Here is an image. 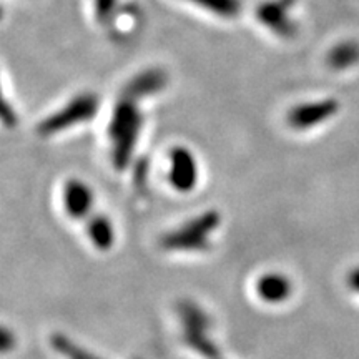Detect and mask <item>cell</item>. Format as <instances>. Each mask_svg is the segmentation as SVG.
<instances>
[{"instance_id": "15", "label": "cell", "mask_w": 359, "mask_h": 359, "mask_svg": "<svg viewBox=\"0 0 359 359\" xmlns=\"http://www.w3.org/2000/svg\"><path fill=\"white\" fill-rule=\"evenodd\" d=\"M52 348L55 349L58 354L65 356L67 359H100L95 354H92L87 349L77 346L74 341L67 338L64 334H53L50 338Z\"/></svg>"}, {"instance_id": "2", "label": "cell", "mask_w": 359, "mask_h": 359, "mask_svg": "<svg viewBox=\"0 0 359 359\" xmlns=\"http://www.w3.org/2000/svg\"><path fill=\"white\" fill-rule=\"evenodd\" d=\"M98 107H100V100H98L95 93H79V95L67 102L62 109L43 118L42 123L39 125L37 132L42 137H52V135L64 132V130L75 127V125L87 123L97 115Z\"/></svg>"}, {"instance_id": "6", "label": "cell", "mask_w": 359, "mask_h": 359, "mask_svg": "<svg viewBox=\"0 0 359 359\" xmlns=\"http://www.w3.org/2000/svg\"><path fill=\"white\" fill-rule=\"evenodd\" d=\"M168 75L163 69H147L137 74L125 85L123 97L140 102L142 98L151 97L167 87Z\"/></svg>"}, {"instance_id": "21", "label": "cell", "mask_w": 359, "mask_h": 359, "mask_svg": "<svg viewBox=\"0 0 359 359\" xmlns=\"http://www.w3.org/2000/svg\"><path fill=\"white\" fill-rule=\"evenodd\" d=\"M348 283H349V286H351L354 291H358V293H359V268L353 269V271L349 273Z\"/></svg>"}, {"instance_id": "9", "label": "cell", "mask_w": 359, "mask_h": 359, "mask_svg": "<svg viewBox=\"0 0 359 359\" xmlns=\"http://www.w3.org/2000/svg\"><path fill=\"white\" fill-rule=\"evenodd\" d=\"M161 246L165 250H183V251H203L210 248L208 236L198 235L187 230L185 226L177 231L168 233L161 238Z\"/></svg>"}, {"instance_id": "19", "label": "cell", "mask_w": 359, "mask_h": 359, "mask_svg": "<svg viewBox=\"0 0 359 359\" xmlns=\"http://www.w3.org/2000/svg\"><path fill=\"white\" fill-rule=\"evenodd\" d=\"M148 168H150V163H148L147 158H142L140 161H137V165H135L133 183H135V187H137L140 191H143L147 188Z\"/></svg>"}, {"instance_id": "18", "label": "cell", "mask_w": 359, "mask_h": 359, "mask_svg": "<svg viewBox=\"0 0 359 359\" xmlns=\"http://www.w3.org/2000/svg\"><path fill=\"white\" fill-rule=\"evenodd\" d=\"M95 6V15L100 22H109L114 17L116 0H93Z\"/></svg>"}, {"instance_id": "20", "label": "cell", "mask_w": 359, "mask_h": 359, "mask_svg": "<svg viewBox=\"0 0 359 359\" xmlns=\"http://www.w3.org/2000/svg\"><path fill=\"white\" fill-rule=\"evenodd\" d=\"M15 334L11 330L0 326V353L12 351L13 346H15Z\"/></svg>"}, {"instance_id": "22", "label": "cell", "mask_w": 359, "mask_h": 359, "mask_svg": "<svg viewBox=\"0 0 359 359\" xmlns=\"http://www.w3.org/2000/svg\"><path fill=\"white\" fill-rule=\"evenodd\" d=\"M2 17H4V12H2V7H0V20H2Z\"/></svg>"}, {"instance_id": "10", "label": "cell", "mask_w": 359, "mask_h": 359, "mask_svg": "<svg viewBox=\"0 0 359 359\" xmlns=\"http://www.w3.org/2000/svg\"><path fill=\"white\" fill-rule=\"evenodd\" d=\"M359 62V43L354 40L341 42L334 45L326 55V65L334 72H343L351 69Z\"/></svg>"}, {"instance_id": "14", "label": "cell", "mask_w": 359, "mask_h": 359, "mask_svg": "<svg viewBox=\"0 0 359 359\" xmlns=\"http://www.w3.org/2000/svg\"><path fill=\"white\" fill-rule=\"evenodd\" d=\"M183 2L203 8L213 15L222 17V19H235L243 7L241 0H183Z\"/></svg>"}, {"instance_id": "4", "label": "cell", "mask_w": 359, "mask_h": 359, "mask_svg": "<svg viewBox=\"0 0 359 359\" xmlns=\"http://www.w3.org/2000/svg\"><path fill=\"white\" fill-rule=\"evenodd\" d=\"M339 110V103L334 98H325V100L299 103L293 107L286 115V122L294 130L313 128L316 125L325 123L327 118L334 116Z\"/></svg>"}, {"instance_id": "8", "label": "cell", "mask_w": 359, "mask_h": 359, "mask_svg": "<svg viewBox=\"0 0 359 359\" xmlns=\"http://www.w3.org/2000/svg\"><path fill=\"white\" fill-rule=\"evenodd\" d=\"M291 281L280 273H268L263 275L257 283L258 296L268 303H281L291 296Z\"/></svg>"}, {"instance_id": "7", "label": "cell", "mask_w": 359, "mask_h": 359, "mask_svg": "<svg viewBox=\"0 0 359 359\" xmlns=\"http://www.w3.org/2000/svg\"><path fill=\"white\" fill-rule=\"evenodd\" d=\"M64 205L72 218H85L93 206V191L87 183L80 180H70L64 188Z\"/></svg>"}, {"instance_id": "3", "label": "cell", "mask_w": 359, "mask_h": 359, "mask_svg": "<svg viewBox=\"0 0 359 359\" xmlns=\"http://www.w3.org/2000/svg\"><path fill=\"white\" fill-rule=\"evenodd\" d=\"M296 0H264L257 8V19L264 29L278 37L291 39L298 32V25L290 15Z\"/></svg>"}, {"instance_id": "5", "label": "cell", "mask_w": 359, "mask_h": 359, "mask_svg": "<svg viewBox=\"0 0 359 359\" xmlns=\"http://www.w3.org/2000/svg\"><path fill=\"white\" fill-rule=\"evenodd\" d=\"M168 180L175 190L187 193L191 191L198 180V167L195 156L188 148L177 147L170 151Z\"/></svg>"}, {"instance_id": "16", "label": "cell", "mask_w": 359, "mask_h": 359, "mask_svg": "<svg viewBox=\"0 0 359 359\" xmlns=\"http://www.w3.org/2000/svg\"><path fill=\"white\" fill-rule=\"evenodd\" d=\"M219 222H222V217H219L218 212H206L203 215H200V217H195L193 219H190V222L183 224V226L193 233L208 236L210 233L217 230Z\"/></svg>"}, {"instance_id": "1", "label": "cell", "mask_w": 359, "mask_h": 359, "mask_svg": "<svg viewBox=\"0 0 359 359\" xmlns=\"http://www.w3.org/2000/svg\"><path fill=\"white\" fill-rule=\"evenodd\" d=\"M143 127V115L138 109V102L122 97L115 103L109 125L111 142V160L116 170L127 168L137 147Z\"/></svg>"}, {"instance_id": "12", "label": "cell", "mask_w": 359, "mask_h": 359, "mask_svg": "<svg viewBox=\"0 0 359 359\" xmlns=\"http://www.w3.org/2000/svg\"><path fill=\"white\" fill-rule=\"evenodd\" d=\"M88 236L92 240V243L97 246L98 250H109L111 248L115 241V231L111 226V222L103 215H95L93 218H90L88 226H87Z\"/></svg>"}, {"instance_id": "17", "label": "cell", "mask_w": 359, "mask_h": 359, "mask_svg": "<svg viewBox=\"0 0 359 359\" xmlns=\"http://www.w3.org/2000/svg\"><path fill=\"white\" fill-rule=\"evenodd\" d=\"M17 122H19V116H17L11 102H8L6 95H4L2 83H0V123L7 128H13Z\"/></svg>"}, {"instance_id": "11", "label": "cell", "mask_w": 359, "mask_h": 359, "mask_svg": "<svg viewBox=\"0 0 359 359\" xmlns=\"http://www.w3.org/2000/svg\"><path fill=\"white\" fill-rule=\"evenodd\" d=\"M177 311L180 320H182L185 330H196V331H208L212 326L210 316L201 309L198 304L183 299L177 304Z\"/></svg>"}, {"instance_id": "13", "label": "cell", "mask_w": 359, "mask_h": 359, "mask_svg": "<svg viewBox=\"0 0 359 359\" xmlns=\"http://www.w3.org/2000/svg\"><path fill=\"white\" fill-rule=\"evenodd\" d=\"M183 341H185L187 346H190L193 351L201 354L205 359H223L222 351H219L217 343L208 338L206 331L185 330V333H183Z\"/></svg>"}]
</instances>
